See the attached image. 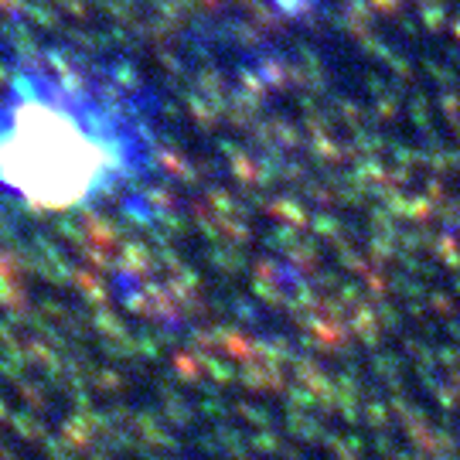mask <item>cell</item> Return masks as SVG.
Segmentation results:
<instances>
[{"instance_id": "1", "label": "cell", "mask_w": 460, "mask_h": 460, "mask_svg": "<svg viewBox=\"0 0 460 460\" xmlns=\"http://www.w3.org/2000/svg\"><path fill=\"white\" fill-rule=\"evenodd\" d=\"M116 140L85 113L31 93L0 119V177L45 205L96 194L116 171Z\"/></svg>"}]
</instances>
